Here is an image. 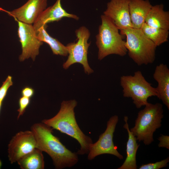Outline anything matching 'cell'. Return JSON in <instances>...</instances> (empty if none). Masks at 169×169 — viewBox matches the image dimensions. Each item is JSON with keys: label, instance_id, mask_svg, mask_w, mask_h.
I'll return each mask as SVG.
<instances>
[{"label": "cell", "instance_id": "obj_1", "mask_svg": "<svg viewBox=\"0 0 169 169\" xmlns=\"http://www.w3.org/2000/svg\"><path fill=\"white\" fill-rule=\"evenodd\" d=\"M53 130L42 122L32 126L31 130L35 136L37 148L49 155L56 168L73 166L78 162V154L68 149L53 134Z\"/></svg>", "mask_w": 169, "mask_h": 169}, {"label": "cell", "instance_id": "obj_2", "mask_svg": "<svg viewBox=\"0 0 169 169\" xmlns=\"http://www.w3.org/2000/svg\"><path fill=\"white\" fill-rule=\"evenodd\" d=\"M75 100L63 101L60 109L54 117L42 120V122L53 129H56L75 139L80 144L78 155L88 154L93 142L79 127L75 119L74 109L77 105Z\"/></svg>", "mask_w": 169, "mask_h": 169}, {"label": "cell", "instance_id": "obj_3", "mask_svg": "<svg viewBox=\"0 0 169 169\" xmlns=\"http://www.w3.org/2000/svg\"><path fill=\"white\" fill-rule=\"evenodd\" d=\"M138 113L134 126L130 130L139 142L149 145L154 141L153 135L161 125L164 116L163 105L148 103Z\"/></svg>", "mask_w": 169, "mask_h": 169}, {"label": "cell", "instance_id": "obj_4", "mask_svg": "<svg viewBox=\"0 0 169 169\" xmlns=\"http://www.w3.org/2000/svg\"><path fill=\"white\" fill-rule=\"evenodd\" d=\"M126 36L125 45L129 57L138 66L154 62L156 46L141 29L129 28L120 30Z\"/></svg>", "mask_w": 169, "mask_h": 169}, {"label": "cell", "instance_id": "obj_5", "mask_svg": "<svg viewBox=\"0 0 169 169\" xmlns=\"http://www.w3.org/2000/svg\"><path fill=\"white\" fill-rule=\"evenodd\" d=\"M101 23L96 35V45L98 49V59L101 60L106 56L114 54L123 57L127 54L125 41L118 28L106 16H101Z\"/></svg>", "mask_w": 169, "mask_h": 169}, {"label": "cell", "instance_id": "obj_6", "mask_svg": "<svg viewBox=\"0 0 169 169\" xmlns=\"http://www.w3.org/2000/svg\"><path fill=\"white\" fill-rule=\"evenodd\" d=\"M120 83L123 96L131 98L138 109L146 105L149 98L157 96L156 88L146 79L140 71L135 72L133 75L121 76Z\"/></svg>", "mask_w": 169, "mask_h": 169}, {"label": "cell", "instance_id": "obj_7", "mask_svg": "<svg viewBox=\"0 0 169 169\" xmlns=\"http://www.w3.org/2000/svg\"><path fill=\"white\" fill-rule=\"evenodd\" d=\"M75 33L77 41L66 45L69 56L63 67L67 69L74 64L80 63L83 65L84 72L89 74L93 71L89 65L87 59L88 49L90 45L88 41L90 33L88 29L83 26L76 29Z\"/></svg>", "mask_w": 169, "mask_h": 169}, {"label": "cell", "instance_id": "obj_8", "mask_svg": "<svg viewBox=\"0 0 169 169\" xmlns=\"http://www.w3.org/2000/svg\"><path fill=\"white\" fill-rule=\"evenodd\" d=\"M119 120L117 115L111 117L107 123V127L105 131L99 137L98 141L92 144L89 153L88 159L91 160L96 156L104 154L113 155L120 159L123 156L117 150V147L113 141L114 133Z\"/></svg>", "mask_w": 169, "mask_h": 169}, {"label": "cell", "instance_id": "obj_9", "mask_svg": "<svg viewBox=\"0 0 169 169\" xmlns=\"http://www.w3.org/2000/svg\"><path fill=\"white\" fill-rule=\"evenodd\" d=\"M15 20L18 23V34L22 49L21 54L19 57V60L23 61L31 58L34 61L39 54V48L43 42L38 38L32 24Z\"/></svg>", "mask_w": 169, "mask_h": 169}, {"label": "cell", "instance_id": "obj_10", "mask_svg": "<svg viewBox=\"0 0 169 169\" xmlns=\"http://www.w3.org/2000/svg\"><path fill=\"white\" fill-rule=\"evenodd\" d=\"M37 148L36 140L31 131L17 133L8 145V157L11 164L17 162L21 158Z\"/></svg>", "mask_w": 169, "mask_h": 169}, {"label": "cell", "instance_id": "obj_11", "mask_svg": "<svg viewBox=\"0 0 169 169\" xmlns=\"http://www.w3.org/2000/svg\"><path fill=\"white\" fill-rule=\"evenodd\" d=\"M129 0H110L104 15L120 30L132 28L129 13Z\"/></svg>", "mask_w": 169, "mask_h": 169}, {"label": "cell", "instance_id": "obj_12", "mask_svg": "<svg viewBox=\"0 0 169 169\" xmlns=\"http://www.w3.org/2000/svg\"><path fill=\"white\" fill-rule=\"evenodd\" d=\"M47 3V0H28L19 8L6 13L15 19L32 24L46 8Z\"/></svg>", "mask_w": 169, "mask_h": 169}, {"label": "cell", "instance_id": "obj_13", "mask_svg": "<svg viewBox=\"0 0 169 169\" xmlns=\"http://www.w3.org/2000/svg\"><path fill=\"white\" fill-rule=\"evenodd\" d=\"M61 0H56L53 5L46 8L39 16L33 25L36 32L48 23L58 21L63 18L79 19L77 15L67 13L63 8Z\"/></svg>", "mask_w": 169, "mask_h": 169}, {"label": "cell", "instance_id": "obj_14", "mask_svg": "<svg viewBox=\"0 0 169 169\" xmlns=\"http://www.w3.org/2000/svg\"><path fill=\"white\" fill-rule=\"evenodd\" d=\"M153 78L157 82L156 88L157 97L169 109V69L166 64L157 65L153 74Z\"/></svg>", "mask_w": 169, "mask_h": 169}, {"label": "cell", "instance_id": "obj_15", "mask_svg": "<svg viewBox=\"0 0 169 169\" xmlns=\"http://www.w3.org/2000/svg\"><path fill=\"white\" fill-rule=\"evenodd\" d=\"M152 6L149 0H129V10L132 28H141Z\"/></svg>", "mask_w": 169, "mask_h": 169}, {"label": "cell", "instance_id": "obj_16", "mask_svg": "<svg viewBox=\"0 0 169 169\" xmlns=\"http://www.w3.org/2000/svg\"><path fill=\"white\" fill-rule=\"evenodd\" d=\"M128 117L125 116V124L123 127L127 131L128 138L126 143V157L122 165L118 169H136L137 168L136 154L140 146L138 144L136 137L133 134L129 129L128 123Z\"/></svg>", "mask_w": 169, "mask_h": 169}, {"label": "cell", "instance_id": "obj_17", "mask_svg": "<svg viewBox=\"0 0 169 169\" xmlns=\"http://www.w3.org/2000/svg\"><path fill=\"white\" fill-rule=\"evenodd\" d=\"M145 23L156 28L169 30V12L164 9L162 4L152 6L148 13Z\"/></svg>", "mask_w": 169, "mask_h": 169}, {"label": "cell", "instance_id": "obj_18", "mask_svg": "<svg viewBox=\"0 0 169 169\" xmlns=\"http://www.w3.org/2000/svg\"><path fill=\"white\" fill-rule=\"evenodd\" d=\"M22 169H44V161L42 151L36 148L17 162Z\"/></svg>", "mask_w": 169, "mask_h": 169}, {"label": "cell", "instance_id": "obj_19", "mask_svg": "<svg viewBox=\"0 0 169 169\" xmlns=\"http://www.w3.org/2000/svg\"><path fill=\"white\" fill-rule=\"evenodd\" d=\"M47 26L46 25L42 27L36 32L38 39L41 42L48 44L54 54L64 56H67L68 53L66 46L50 36L46 30Z\"/></svg>", "mask_w": 169, "mask_h": 169}, {"label": "cell", "instance_id": "obj_20", "mask_svg": "<svg viewBox=\"0 0 169 169\" xmlns=\"http://www.w3.org/2000/svg\"><path fill=\"white\" fill-rule=\"evenodd\" d=\"M141 29L145 36L152 41L156 47L168 40V30L152 27L145 23H143Z\"/></svg>", "mask_w": 169, "mask_h": 169}, {"label": "cell", "instance_id": "obj_21", "mask_svg": "<svg viewBox=\"0 0 169 169\" xmlns=\"http://www.w3.org/2000/svg\"><path fill=\"white\" fill-rule=\"evenodd\" d=\"M169 162V158L167 157L165 159L161 161L154 163H150L142 165L139 168V169H159L168 166Z\"/></svg>", "mask_w": 169, "mask_h": 169}, {"label": "cell", "instance_id": "obj_22", "mask_svg": "<svg viewBox=\"0 0 169 169\" xmlns=\"http://www.w3.org/2000/svg\"><path fill=\"white\" fill-rule=\"evenodd\" d=\"M13 85L12 77L11 76L8 75L0 87V102H3L7 95L9 88Z\"/></svg>", "mask_w": 169, "mask_h": 169}, {"label": "cell", "instance_id": "obj_23", "mask_svg": "<svg viewBox=\"0 0 169 169\" xmlns=\"http://www.w3.org/2000/svg\"><path fill=\"white\" fill-rule=\"evenodd\" d=\"M30 98L23 96L19 98L18 101L19 107L18 110V115L17 119H18L25 112L27 108L30 104Z\"/></svg>", "mask_w": 169, "mask_h": 169}, {"label": "cell", "instance_id": "obj_24", "mask_svg": "<svg viewBox=\"0 0 169 169\" xmlns=\"http://www.w3.org/2000/svg\"><path fill=\"white\" fill-rule=\"evenodd\" d=\"M159 141L158 146L159 147L166 148L169 149V136L162 135L158 139Z\"/></svg>", "mask_w": 169, "mask_h": 169}, {"label": "cell", "instance_id": "obj_25", "mask_svg": "<svg viewBox=\"0 0 169 169\" xmlns=\"http://www.w3.org/2000/svg\"><path fill=\"white\" fill-rule=\"evenodd\" d=\"M34 90L32 87L26 86L23 88L21 91V94L22 96L30 98L34 95Z\"/></svg>", "mask_w": 169, "mask_h": 169}, {"label": "cell", "instance_id": "obj_26", "mask_svg": "<svg viewBox=\"0 0 169 169\" xmlns=\"http://www.w3.org/2000/svg\"><path fill=\"white\" fill-rule=\"evenodd\" d=\"M0 11H3L6 13L7 11L0 7Z\"/></svg>", "mask_w": 169, "mask_h": 169}, {"label": "cell", "instance_id": "obj_27", "mask_svg": "<svg viewBox=\"0 0 169 169\" xmlns=\"http://www.w3.org/2000/svg\"><path fill=\"white\" fill-rule=\"evenodd\" d=\"M2 102H0V112L1 109Z\"/></svg>", "mask_w": 169, "mask_h": 169}]
</instances>
